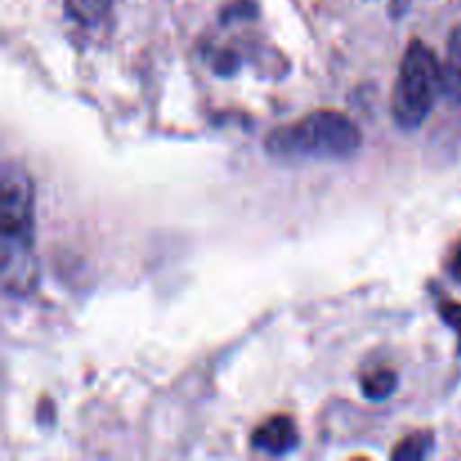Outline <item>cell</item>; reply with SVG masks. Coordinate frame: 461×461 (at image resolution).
I'll return each instance as SVG.
<instances>
[{
    "instance_id": "cell-1",
    "label": "cell",
    "mask_w": 461,
    "mask_h": 461,
    "mask_svg": "<svg viewBox=\"0 0 461 461\" xmlns=\"http://www.w3.org/2000/svg\"><path fill=\"white\" fill-rule=\"evenodd\" d=\"M360 142L358 126L345 113L315 111L268 133L266 151L284 160H342L354 156Z\"/></svg>"
},
{
    "instance_id": "cell-2",
    "label": "cell",
    "mask_w": 461,
    "mask_h": 461,
    "mask_svg": "<svg viewBox=\"0 0 461 461\" xmlns=\"http://www.w3.org/2000/svg\"><path fill=\"white\" fill-rule=\"evenodd\" d=\"M439 95H444V81H441V61L437 59L435 50L419 39L410 41L392 97L396 124L403 129L421 126L435 108Z\"/></svg>"
},
{
    "instance_id": "cell-3",
    "label": "cell",
    "mask_w": 461,
    "mask_h": 461,
    "mask_svg": "<svg viewBox=\"0 0 461 461\" xmlns=\"http://www.w3.org/2000/svg\"><path fill=\"white\" fill-rule=\"evenodd\" d=\"M0 228L5 239H34V187L18 162H5L0 176Z\"/></svg>"
},
{
    "instance_id": "cell-4",
    "label": "cell",
    "mask_w": 461,
    "mask_h": 461,
    "mask_svg": "<svg viewBox=\"0 0 461 461\" xmlns=\"http://www.w3.org/2000/svg\"><path fill=\"white\" fill-rule=\"evenodd\" d=\"M0 268H3V288L7 295L30 293L34 288L36 277H39L34 255H32V241L3 237Z\"/></svg>"
},
{
    "instance_id": "cell-5",
    "label": "cell",
    "mask_w": 461,
    "mask_h": 461,
    "mask_svg": "<svg viewBox=\"0 0 461 461\" xmlns=\"http://www.w3.org/2000/svg\"><path fill=\"white\" fill-rule=\"evenodd\" d=\"M250 441L257 450H261V453L282 457V455L293 453V450L297 448L300 435H297L295 421H293L291 417L277 414V417H270L268 421L261 423V426L252 432Z\"/></svg>"
},
{
    "instance_id": "cell-6",
    "label": "cell",
    "mask_w": 461,
    "mask_h": 461,
    "mask_svg": "<svg viewBox=\"0 0 461 461\" xmlns=\"http://www.w3.org/2000/svg\"><path fill=\"white\" fill-rule=\"evenodd\" d=\"M444 95L450 102L461 104V27L453 30L446 43V57L441 61Z\"/></svg>"
},
{
    "instance_id": "cell-7",
    "label": "cell",
    "mask_w": 461,
    "mask_h": 461,
    "mask_svg": "<svg viewBox=\"0 0 461 461\" xmlns=\"http://www.w3.org/2000/svg\"><path fill=\"white\" fill-rule=\"evenodd\" d=\"M396 383H399V378L392 369H374L372 374H365L360 385H363V394L369 401H385L387 396L394 394Z\"/></svg>"
},
{
    "instance_id": "cell-8",
    "label": "cell",
    "mask_w": 461,
    "mask_h": 461,
    "mask_svg": "<svg viewBox=\"0 0 461 461\" xmlns=\"http://www.w3.org/2000/svg\"><path fill=\"white\" fill-rule=\"evenodd\" d=\"M430 448H432V432L419 430V432H412L410 437H405V439L394 448L392 457L403 459V461H419L428 457Z\"/></svg>"
},
{
    "instance_id": "cell-9",
    "label": "cell",
    "mask_w": 461,
    "mask_h": 461,
    "mask_svg": "<svg viewBox=\"0 0 461 461\" xmlns=\"http://www.w3.org/2000/svg\"><path fill=\"white\" fill-rule=\"evenodd\" d=\"M111 0H66L68 16L81 25H95L108 12Z\"/></svg>"
},
{
    "instance_id": "cell-10",
    "label": "cell",
    "mask_w": 461,
    "mask_h": 461,
    "mask_svg": "<svg viewBox=\"0 0 461 461\" xmlns=\"http://www.w3.org/2000/svg\"><path fill=\"white\" fill-rule=\"evenodd\" d=\"M439 315L448 327H453L461 336V304H457V302H444L439 306Z\"/></svg>"
},
{
    "instance_id": "cell-11",
    "label": "cell",
    "mask_w": 461,
    "mask_h": 461,
    "mask_svg": "<svg viewBox=\"0 0 461 461\" xmlns=\"http://www.w3.org/2000/svg\"><path fill=\"white\" fill-rule=\"evenodd\" d=\"M450 273H453V277L457 279V282H461V246L453 255V261H450Z\"/></svg>"
}]
</instances>
